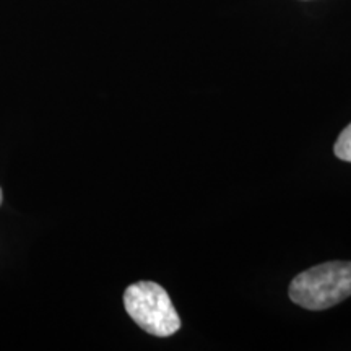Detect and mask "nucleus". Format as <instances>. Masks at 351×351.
Wrapping results in <instances>:
<instances>
[{
    "label": "nucleus",
    "mask_w": 351,
    "mask_h": 351,
    "mask_svg": "<svg viewBox=\"0 0 351 351\" xmlns=\"http://www.w3.org/2000/svg\"><path fill=\"white\" fill-rule=\"evenodd\" d=\"M289 298L309 311H324L351 296V262H326L302 271L289 285Z\"/></svg>",
    "instance_id": "1"
},
{
    "label": "nucleus",
    "mask_w": 351,
    "mask_h": 351,
    "mask_svg": "<svg viewBox=\"0 0 351 351\" xmlns=\"http://www.w3.org/2000/svg\"><path fill=\"white\" fill-rule=\"evenodd\" d=\"M124 307L140 328L155 337H171L181 328V317L163 287L155 282L130 285L124 293Z\"/></svg>",
    "instance_id": "2"
},
{
    "label": "nucleus",
    "mask_w": 351,
    "mask_h": 351,
    "mask_svg": "<svg viewBox=\"0 0 351 351\" xmlns=\"http://www.w3.org/2000/svg\"><path fill=\"white\" fill-rule=\"evenodd\" d=\"M333 152H335V156L340 158L341 161L351 163V124L339 135Z\"/></svg>",
    "instance_id": "3"
},
{
    "label": "nucleus",
    "mask_w": 351,
    "mask_h": 351,
    "mask_svg": "<svg viewBox=\"0 0 351 351\" xmlns=\"http://www.w3.org/2000/svg\"><path fill=\"white\" fill-rule=\"evenodd\" d=\"M2 200H3V192L2 189H0V205H2Z\"/></svg>",
    "instance_id": "4"
}]
</instances>
